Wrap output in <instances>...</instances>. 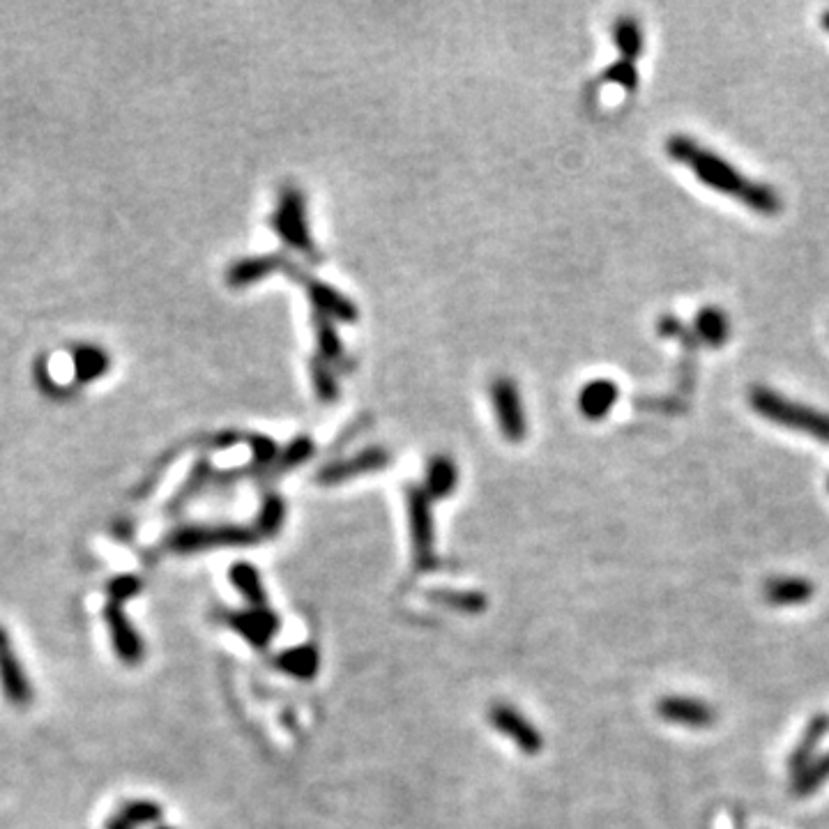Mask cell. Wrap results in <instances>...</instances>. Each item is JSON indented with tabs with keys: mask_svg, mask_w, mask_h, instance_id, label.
<instances>
[{
	"mask_svg": "<svg viewBox=\"0 0 829 829\" xmlns=\"http://www.w3.org/2000/svg\"><path fill=\"white\" fill-rule=\"evenodd\" d=\"M823 28L827 30V33H829V12H825V14H823Z\"/></svg>",
	"mask_w": 829,
	"mask_h": 829,
	"instance_id": "29",
	"label": "cell"
},
{
	"mask_svg": "<svg viewBox=\"0 0 829 829\" xmlns=\"http://www.w3.org/2000/svg\"><path fill=\"white\" fill-rule=\"evenodd\" d=\"M657 712L671 724L689 728H705L714 721L712 707L703 701H694V698H664L657 705Z\"/></svg>",
	"mask_w": 829,
	"mask_h": 829,
	"instance_id": "10",
	"label": "cell"
},
{
	"mask_svg": "<svg viewBox=\"0 0 829 829\" xmlns=\"http://www.w3.org/2000/svg\"><path fill=\"white\" fill-rule=\"evenodd\" d=\"M666 152L671 159L680 164H687L696 173L698 180H703L710 189L730 196V199L742 201L749 210L758 215H779L781 199L779 194L763 182H754L744 178L740 171L733 169L724 157L698 146L689 136H671L666 143Z\"/></svg>",
	"mask_w": 829,
	"mask_h": 829,
	"instance_id": "1",
	"label": "cell"
},
{
	"mask_svg": "<svg viewBox=\"0 0 829 829\" xmlns=\"http://www.w3.org/2000/svg\"><path fill=\"white\" fill-rule=\"evenodd\" d=\"M696 334L707 346H724L730 337V323L724 311L705 307L696 316Z\"/></svg>",
	"mask_w": 829,
	"mask_h": 829,
	"instance_id": "14",
	"label": "cell"
},
{
	"mask_svg": "<svg viewBox=\"0 0 829 829\" xmlns=\"http://www.w3.org/2000/svg\"><path fill=\"white\" fill-rule=\"evenodd\" d=\"M249 530L224 526V528H182L169 537V549L176 553H196L212 546H233L254 542Z\"/></svg>",
	"mask_w": 829,
	"mask_h": 829,
	"instance_id": "3",
	"label": "cell"
},
{
	"mask_svg": "<svg viewBox=\"0 0 829 829\" xmlns=\"http://www.w3.org/2000/svg\"><path fill=\"white\" fill-rule=\"evenodd\" d=\"M749 403L760 417H765V420L781 424V427L786 429L809 433V436L823 440V443L829 445L827 413H820V410L804 406V403L790 401L777 392L767 390V387H754L749 394Z\"/></svg>",
	"mask_w": 829,
	"mask_h": 829,
	"instance_id": "2",
	"label": "cell"
},
{
	"mask_svg": "<svg viewBox=\"0 0 829 829\" xmlns=\"http://www.w3.org/2000/svg\"><path fill=\"white\" fill-rule=\"evenodd\" d=\"M104 620L106 627H109V636L113 643V650H116L118 659L127 666H139L143 657H146V645H143V638L139 631L134 629L132 620L127 618L123 606L109 602L104 606Z\"/></svg>",
	"mask_w": 829,
	"mask_h": 829,
	"instance_id": "5",
	"label": "cell"
},
{
	"mask_svg": "<svg viewBox=\"0 0 829 829\" xmlns=\"http://www.w3.org/2000/svg\"><path fill=\"white\" fill-rule=\"evenodd\" d=\"M606 81L611 83H618V86L627 88V90H634L636 83H638V74H636V67L629 63V60H620V63L611 65L606 70Z\"/></svg>",
	"mask_w": 829,
	"mask_h": 829,
	"instance_id": "27",
	"label": "cell"
},
{
	"mask_svg": "<svg viewBox=\"0 0 829 829\" xmlns=\"http://www.w3.org/2000/svg\"><path fill=\"white\" fill-rule=\"evenodd\" d=\"M277 668L281 671L293 675V678H300V680H311L316 678L318 673V652L314 645H300V648H293V650H286L284 654H279L277 657Z\"/></svg>",
	"mask_w": 829,
	"mask_h": 829,
	"instance_id": "13",
	"label": "cell"
},
{
	"mask_svg": "<svg viewBox=\"0 0 829 829\" xmlns=\"http://www.w3.org/2000/svg\"><path fill=\"white\" fill-rule=\"evenodd\" d=\"M827 486H829V484H827Z\"/></svg>",
	"mask_w": 829,
	"mask_h": 829,
	"instance_id": "31",
	"label": "cell"
},
{
	"mask_svg": "<svg viewBox=\"0 0 829 829\" xmlns=\"http://www.w3.org/2000/svg\"><path fill=\"white\" fill-rule=\"evenodd\" d=\"M813 588L802 578H779V581H770L765 588L767 602L772 604H800L804 599L811 597Z\"/></svg>",
	"mask_w": 829,
	"mask_h": 829,
	"instance_id": "17",
	"label": "cell"
},
{
	"mask_svg": "<svg viewBox=\"0 0 829 829\" xmlns=\"http://www.w3.org/2000/svg\"><path fill=\"white\" fill-rule=\"evenodd\" d=\"M157 829H173V827H157Z\"/></svg>",
	"mask_w": 829,
	"mask_h": 829,
	"instance_id": "30",
	"label": "cell"
},
{
	"mask_svg": "<svg viewBox=\"0 0 829 829\" xmlns=\"http://www.w3.org/2000/svg\"><path fill=\"white\" fill-rule=\"evenodd\" d=\"M277 231L284 235L286 242H291L293 247H298L307 254L311 252V240L307 233V224H304V205L298 192H286L284 199H281Z\"/></svg>",
	"mask_w": 829,
	"mask_h": 829,
	"instance_id": "9",
	"label": "cell"
},
{
	"mask_svg": "<svg viewBox=\"0 0 829 829\" xmlns=\"http://www.w3.org/2000/svg\"><path fill=\"white\" fill-rule=\"evenodd\" d=\"M120 816L127 818L134 827L152 825V823H159V818H162V806L155 802H148V800H134V802H127L123 809H120Z\"/></svg>",
	"mask_w": 829,
	"mask_h": 829,
	"instance_id": "22",
	"label": "cell"
},
{
	"mask_svg": "<svg viewBox=\"0 0 829 829\" xmlns=\"http://www.w3.org/2000/svg\"><path fill=\"white\" fill-rule=\"evenodd\" d=\"M380 466H385V454L383 452H369V454H362L353 459L351 463H339V466H330L327 470L321 473L323 482H341V479H346L348 475H355V473H367V470H376Z\"/></svg>",
	"mask_w": 829,
	"mask_h": 829,
	"instance_id": "19",
	"label": "cell"
},
{
	"mask_svg": "<svg viewBox=\"0 0 829 829\" xmlns=\"http://www.w3.org/2000/svg\"><path fill=\"white\" fill-rule=\"evenodd\" d=\"M224 620L228 622V627H233L240 636H245L258 650H263L279 631V618L268 606L252 608V611L224 613Z\"/></svg>",
	"mask_w": 829,
	"mask_h": 829,
	"instance_id": "8",
	"label": "cell"
},
{
	"mask_svg": "<svg viewBox=\"0 0 829 829\" xmlns=\"http://www.w3.org/2000/svg\"><path fill=\"white\" fill-rule=\"evenodd\" d=\"M104 829H136L132 823H129L127 818H123L118 813V816H111L109 820H106L104 823Z\"/></svg>",
	"mask_w": 829,
	"mask_h": 829,
	"instance_id": "28",
	"label": "cell"
},
{
	"mask_svg": "<svg viewBox=\"0 0 829 829\" xmlns=\"http://www.w3.org/2000/svg\"><path fill=\"white\" fill-rule=\"evenodd\" d=\"M141 592V581L136 576H116L109 583V597L113 604H123Z\"/></svg>",
	"mask_w": 829,
	"mask_h": 829,
	"instance_id": "25",
	"label": "cell"
},
{
	"mask_svg": "<svg viewBox=\"0 0 829 829\" xmlns=\"http://www.w3.org/2000/svg\"><path fill=\"white\" fill-rule=\"evenodd\" d=\"M489 721L493 728L500 730V733H505L509 740H512L516 747L523 751V754L535 756L542 751L544 747L542 733H539V730L532 724H528V719L523 717L521 712H516L514 707L493 705L489 710Z\"/></svg>",
	"mask_w": 829,
	"mask_h": 829,
	"instance_id": "7",
	"label": "cell"
},
{
	"mask_svg": "<svg viewBox=\"0 0 829 829\" xmlns=\"http://www.w3.org/2000/svg\"><path fill=\"white\" fill-rule=\"evenodd\" d=\"M493 401H496L505 436L512 440H521L523 433H526V420H523L519 394H516L514 385L509 383V380H498V383L493 385Z\"/></svg>",
	"mask_w": 829,
	"mask_h": 829,
	"instance_id": "11",
	"label": "cell"
},
{
	"mask_svg": "<svg viewBox=\"0 0 829 829\" xmlns=\"http://www.w3.org/2000/svg\"><path fill=\"white\" fill-rule=\"evenodd\" d=\"M827 730H829V719L827 717H816L811 721V726L806 728L802 742L797 744V749L793 751V758H790V770H795V772L806 770V765H809L813 751H816V747L820 744V740L825 737Z\"/></svg>",
	"mask_w": 829,
	"mask_h": 829,
	"instance_id": "18",
	"label": "cell"
},
{
	"mask_svg": "<svg viewBox=\"0 0 829 829\" xmlns=\"http://www.w3.org/2000/svg\"><path fill=\"white\" fill-rule=\"evenodd\" d=\"M618 399V385L613 380H595V383H588L581 392V410L585 417L590 420H602L604 415L611 413L613 403Z\"/></svg>",
	"mask_w": 829,
	"mask_h": 829,
	"instance_id": "12",
	"label": "cell"
},
{
	"mask_svg": "<svg viewBox=\"0 0 829 829\" xmlns=\"http://www.w3.org/2000/svg\"><path fill=\"white\" fill-rule=\"evenodd\" d=\"M456 486V468L450 459H433L429 466L427 496L445 498Z\"/></svg>",
	"mask_w": 829,
	"mask_h": 829,
	"instance_id": "20",
	"label": "cell"
},
{
	"mask_svg": "<svg viewBox=\"0 0 829 829\" xmlns=\"http://www.w3.org/2000/svg\"><path fill=\"white\" fill-rule=\"evenodd\" d=\"M436 602L440 604H447L450 608H456V611H482L484 606V597L482 595H475V592H468V595H456V592H436V595H431Z\"/></svg>",
	"mask_w": 829,
	"mask_h": 829,
	"instance_id": "24",
	"label": "cell"
},
{
	"mask_svg": "<svg viewBox=\"0 0 829 829\" xmlns=\"http://www.w3.org/2000/svg\"><path fill=\"white\" fill-rule=\"evenodd\" d=\"M231 581L242 597L247 599L252 608H265L268 606V597H265L261 576H258L256 567L247 565V562H238V565L231 567Z\"/></svg>",
	"mask_w": 829,
	"mask_h": 829,
	"instance_id": "16",
	"label": "cell"
},
{
	"mask_svg": "<svg viewBox=\"0 0 829 829\" xmlns=\"http://www.w3.org/2000/svg\"><path fill=\"white\" fill-rule=\"evenodd\" d=\"M827 779H829V756H823L800 774V779H797L795 783V793L809 795L818 786H823Z\"/></svg>",
	"mask_w": 829,
	"mask_h": 829,
	"instance_id": "23",
	"label": "cell"
},
{
	"mask_svg": "<svg viewBox=\"0 0 829 829\" xmlns=\"http://www.w3.org/2000/svg\"><path fill=\"white\" fill-rule=\"evenodd\" d=\"M0 689L14 707H28L33 701V687L3 627H0Z\"/></svg>",
	"mask_w": 829,
	"mask_h": 829,
	"instance_id": "6",
	"label": "cell"
},
{
	"mask_svg": "<svg viewBox=\"0 0 829 829\" xmlns=\"http://www.w3.org/2000/svg\"><path fill=\"white\" fill-rule=\"evenodd\" d=\"M408 512H410V530H413L415 565L420 572H427V569L436 565V555H433V523H431L427 491L413 489L408 493Z\"/></svg>",
	"mask_w": 829,
	"mask_h": 829,
	"instance_id": "4",
	"label": "cell"
},
{
	"mask_svg": "<svg viewBox=\"0 0 829 829\" xmlns=\"http://www.w3.org/2000/svg\"><path fill=\"white\" fill-rule=\"evenodd\" d=\"M281 521H284V505H281L279 498H270L268 503L263 505L261 519H258V528H261L263 535H272V532L279 530Z\"/></svg>",
	"mask_w": 829,
	"mask_h": 829,
	"instance_id": "26",
	"label": "cell"
},
{
	"mask_svg": "<svg viewBox=\"0 0 829 829\" xmlns=\"http://www.w3.org/2000/svg\"><path fill=\"white\" fill-rule=\"evenodd\" d=\"M72 357H74L76 378H79L81 383H88V380H97L100 376H104L111 364V357L106 355L104 348L100 346H88V344L76 346Z\"/></svg>",
	"mask_w": 829,
	"mask_h": 829,
	"instance_id": "15",
	"label": "cell"
},
{
	"mask_svg": "<svg viewBox=\"0 0 829 829\" xmlns=\"http://www.w3.org/2000/svg\"><path fill=\"white\" fill-rule=\"evenodd\" d=\"M615 47L620 49L622 60H634L643 51V35L636 21L622 19L615 24Z\"/></svg>",
	"mask_w": 829,
	"mask_h": 829,
	"instance_id": "21",
	"label": "cell"
}]
</instances>
